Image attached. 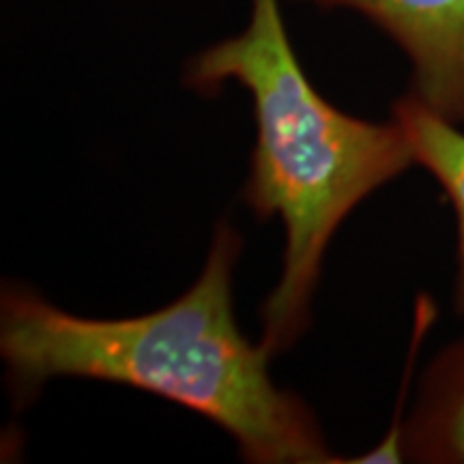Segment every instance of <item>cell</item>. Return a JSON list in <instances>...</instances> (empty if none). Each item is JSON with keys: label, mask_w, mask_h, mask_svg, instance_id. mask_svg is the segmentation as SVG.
<instances>
[{"label": "cell", "mask_w": 464, "mask_h": 464, "mask_svg": "<svg viewBox=\"0 0 464 464\" xmlns=\"http://www.w3.org/2000/svg\"><path fill=\"white\" fill-rule=\"evenodd\" d=\"M392 119L402 127L415 164L432 174L456 219L454 310L464 316V131L423 106L413 92L393 103Z\"/></svg>", "instance_id": "cell-5"}, {"label": "cell", "mask_w": 464, "mask_h": 464, "mask_svg": "<svg viewBox=\"0 0 464 464\" xmlns=\"http://www.w3.org/2000/svg\"><path fill=\"white\" fill-rule=\"evenodd\" d=\"M346 9L381 28L409 58V92L464 127V0H310Z\"/></svg>", "instance_id": "cell-3"}, {"label": "cell", "mask_w": 464, "mask_h": 464, "mask_svg": "<svg viewBox=\"0 0 464 464\" xmlns=\"http://www.w3.org/2000/svg\"><path fill=\"white\" fill-rule=\"evenodd\" d=\"M402 462L464 464V335L423 370L400 426Z\"/></svg>", "instance_id": "cell-4"}, {"label": "cell", "mask_w": 464, "mask_h": 464, "mask_svg": "<svg viewBox=\"0 0 464 464\" xmlns=\"http://www.w3.org/2000/svg\"><path fill=\"white\" fill-rule=\"evenodd\" d=\"M243 239L222 219L198 280L160 310L131 318L75 316L22 284L0 297V357L24 406L56 376L116 382L200 413L252 464L344 462L316 415L269 374V353L237 324L235 269Z\"/></svg>", "instance_id": "cell-1"}, {"label": "cell", "mask_w": 464, "mask_h": 464, "mask_svg": "<svg viewBox=\"0 0 464 464\" xmlns=\"http://www.w3.org/2000/svg\"><path fill=\"white\" fill-rule=\"evenodd\" d=\"M226 82L247 91L256 121L241 198L263 222L280 218L286 232L282 277L260 310V344L274 357L310 324L335 230L415 158L396 121L357 119L318 92L290 44L280 0H252L247 26L185 67L183 84L200 95H218Z\"/></svg>", "instance_id": "cell-2"}]
</instances>
